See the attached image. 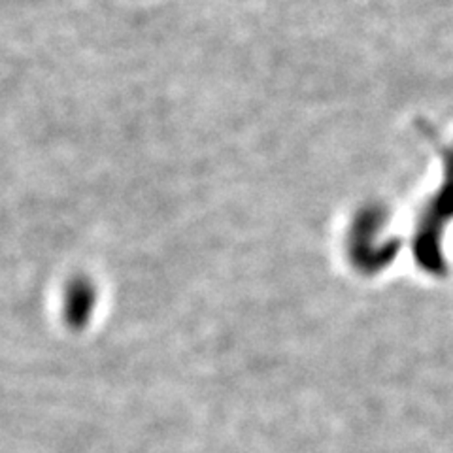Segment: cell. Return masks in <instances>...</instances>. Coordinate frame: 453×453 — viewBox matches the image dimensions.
Instances as JSON below:
<instances>
[{"mask_svg": "<svg viewBox=\"0 0 453 453\" xmlns=\"http://www.w3.org/2000/svg\"><path fill=\"white\" fill-rule=\"evenodd\" d=\"M427 136L442 159V180L419 211L414 234V257L429 274H444L446 263L441 242L446 225L453 219V142L442 144L436 140L434 133H427Z\"/></svg>", "mask_w": 453, "mask_h": 453, "instance_id": "obj_1", "label": "cell"}, {"mask_svg": "<svg viewBox=\"0 0 453 453\" xmlns=\"http://www.w3.org/2000/svg\"><path fill=\"white\" fill-rule=\"evenodd\" d=\"M388 210L380 204H368L353 218L346 236V253L349 263L361 274H376L386 268L399 253L396 238H384Z\"/></svg>", "mask_w": 453, "mask_h": 453, "instance_id": "obj_2", "label": "cell"}, {"mask_svg": "<svg viewBox=\"0 0 453 453\" xmlns=\"http://www.w3.org/2000/svg\"><path fill=\"white\" fill-rule=\"evenodd\" d=\"M98 306V288L93 278L73 276L63 289L61 318L70 331L81 333L91 325Z\"/></svg>", "mask_w": 453, "mask_h": 453, "instance_id": "obj_3", "label": "cell"}]
</instances>
